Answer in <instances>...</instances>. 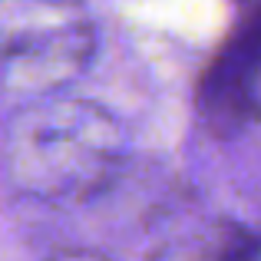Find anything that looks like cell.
Listing matches in <instances>:
<instances>
[{"label": "cell", "mask_w": 261, "mask_h": 261, "mask_svg": "<svg viewBox=\"0 0 261 261\" xmlns=\"http://www.w3.org/2000/svg\"><path fill=\"white\" fill-rule=\"evenodd\" d=\"M46 261H113L109 255H99V251H86V248H66V251H57Z\"/></svg>", "instance_id": "5b68a950"}, {"label": "cell", "mask_w": 261, "mask_h": 261, "mask_svg": "<svg viewBox=\"0 0 261 261\" xmlns=\"http://www.w3.org/2000/svg\"><path fill=\"white\" fill-rule=\"evenodd\" d=\"M96 57V23L80 0H0V93L60 96Z\"/></svg>", "instance_id": "7a4b0ae2"}, {"label": "cell", "mask_w": 261, "mask_h": 261, "mask_svg": "<svg viewBox=\"0 0 261 261\" xmlns=\"http://www.w3.org/2000/svg\"><path fill=\"white\" fill-rule=\"evenodd\" d=\"M126 129L99 102L43 96L20 102L4 129V172L33 202H86L126 166Z\"/></svg>", "instance_id": "6da1fadb"}, {"label": "cell", "mask_w": 261, "mask_h": 261, "mask_svg": "<svg viewBox=\"0 0 261 261\" xmlns=\"http://www.w3.org/2000/svg\"><path fill=\"white\" fill-rule=\"evenodd\" d=\"M202 122L231 136L261 122V0L238 13L225 43L208 60L195 93Z\"/></svg>", "instance_id": "3957f363"}, {"label": "cell", "mask_w": 261, "mask_h": 261, "mask_svg": "<svg viewBox=\"0 0 261 261\" xmlns=\"http://www.w3.org/2000/svg\"><path fill=\"white\" fill-rule=\"evenodd\" d=\"M208 261H261V235H251L238 225H222Z\"/></svg>", "instance_id": "277c9868"}]
</instances>
